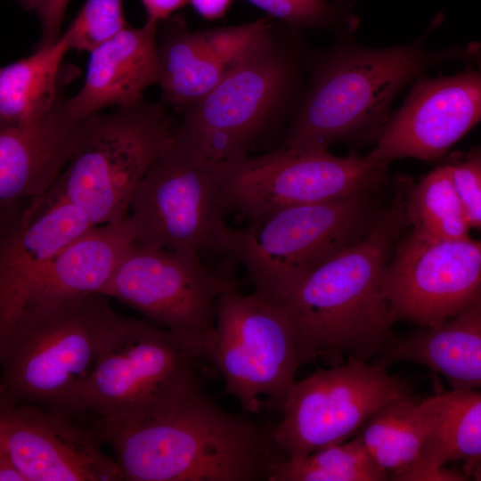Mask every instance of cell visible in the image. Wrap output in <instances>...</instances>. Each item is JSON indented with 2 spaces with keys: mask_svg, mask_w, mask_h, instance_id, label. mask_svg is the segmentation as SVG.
<instances>
[{
  "mask_svg": "<svg viewBox=\"0 0 481 481\" xmlns=\"http://www.w3.org/2000/svg\"><path fill=\"white\" fill-rule=\"evenodd\" d=\"M405 184L399 183L368 232L302 276L278 301L294 330L300 366H329L378 357L395 335L385 279L393 253L410 227Z\"/></svg>",
  "mask_w": 481,
  "mask_h": 481,
  "instance_id": "obj_1",
  "label": "cell"
},
{
  "mask_svg": "<svg viewBox=\"0 0 481 481\" xmlns=\"http://www.w3.org/2000/svg\"><path fill=\"white\" fill-rule=\"evenodd\" d=\"M106 443L130 481H269L288 458L271 428L224 410L201 382Z\"/></svg>",
  "mask_w": 481,
  "mask_h": 481,
  "instance_id": "obj_2",
  "label": "cell"
},
{
  "mask_svg": "<svg viewBox=\"0 0 481 481\" xmlns=\"http://www.w3.org/2000/svg\"><path fill=\"white\" fill-rule=\"evenodd\" d=\"M422 37L387 48L344 39L318 57L304 100L280 147L328 150L378 139L398 93L443 62L481 58L477 46L430 50Z\"/></svg>",
  "mask_w": 481,
  "mask_h": 481,
  "instance_id": "obj_3",
  "label": "cell"
},
{
  "mask_svg": "<svg viewBox=\"0 0 481 481\" xmlns=\"http://www.w3.org/2000/svg\"><path fill=\"white\" fill-rule=\"evenodd\" d=\"M120 317L101 293L28 304L0 336V403L33 404L74 417Z\"/></svg>",
  "mask_w": 481,
  "mask_h": 481,
  "instance_id": "obj_4",
  "label": "cell"
},
{
  "mask_svg": "<svg viewBox=\"0 0 481 481\" xmlns=\"http://www.w3.org/2000/svg\"><path fill=\"white\" fill-rule=\"evenodd\" d=\"M204 362L175 333L146 320L121 316L80 393L74 417L106 443L200 382Z\"/></svg>",
  "mask_w": 481,
  "mask_h": 481,
  "instance_id": "obj_5",
  "label": "cell"
},
{
  "mask_svg": "<svg viewBox=\"0 0 481 481\" xmlns=\"http://www.w3.org/2000/svg\"><path fill=\"white\" fill-rule=\"evenodd\" d=\"M129 211L141 245L196 254L226 269L238 264V229L225 221L222 164L195 151L178 129L137 186Z\"/></svg>",
  "mask_w": 481,
  "mask_h": 481,
  "instance_id": "obj_6",
  "label": "cell"
},
{
  "mask_svg": "<svg viewBox=\"0 0 481 481\" xmlns=\"http://www.w3.org/2000/svg\"><path fill=\"white\" fill-rule=\"evenodd\" d=\"M379 191L283 208L239 229L237 261L254 292L276 302L302 276L360 240L385 206Z\"/></svg>",
  "mask_w": 481,
  "mask_h": 481,
  "instance_id": "obj_7",
  "label": "cell"
},
{
  "mask_svg": "<svg viewBox=\"0 0 481 481\" xmlns=\"http://www.w3.org/2000/svg\"><path fill=\"white\" fill-rule=\"evenodd\" d=\"M177 129L164 106L145 101L100 113L85 144L45 193L78 207L94 224L122 220Z\"/></svg>",
  "mask_w": 481,
  "mask_h": 481,
  "instance_id": "obj_8",
  "label": "cell"
},
{
  "mask_svg": "<svg viewBox=\"0 0 481 481\" xmlns=\"http://www.w3.org/2000/svg\"><path fill=\"white\" fill-rule=\"evenodd\" d=\"M274 26L199 101L183 108L179 135L220 163L246 158L265 139L297 78V55Z\"/></svg>",
  "mask_w": 481,
  "mask_h": 481,
  "instance_id": "obj_9",
  "label": "cell"
},
{
  "mask_svg": "<svg viewBox=\"0 0 481 481\" xmlns=\"http://www.w3.org/2000/svg\"><path fill=\"white\" fill-rule=\"evenodd\" d=\"M241 408L260 412V395L281 408L300 367L292 323L277 304L233 286L216 302L215 325L200 348Z\"/></svg>",
  "mask_w": 481,
  "mask_h": 481,
  "instance_id": "obj_10",
  "label": "cell"
},
{
  "mask_svg": "<svg viewBox=\"0 0 481 481\" xmlns=\"http://www.w3.org/2000/svg\"><path fill=\"white\" fill-rule=\"evenodd\" d=\"M387 167L368 154L279 146L222 164L224 201L227 213L250 224L283 208L378 190Z\"/></svg>",
  "mask_w": 481,
  "mask_h": 481,
  "instance_id": "obj_11",
  "label": "cell"
},
{
  "mask_svg": "<svg viewBox=\"0 0 481 481\" xmlns=\"http://www.w3.org/2000/svg\"><path fill=\"white\" fill-rule=\"evenodd\" d=\"M240 284L233 270L211 265L199 255L135 241L100 293L179 336L200 355L214 329L218 296Z\"/></svg>",
  "mask_w": 481,
  "mask_h": 481,
  "instance_id": "obj_12",
  "label": "cell"
},
{
  "mask_svg": "<svg viewBox=\"0 0 481 481\" xmlns=\"http://www.w3.org/2000/svg\"><path fill=\"white\" fill-rule=\"evenodd\" d=\"M411 393L386 367L351 358L296 380L272 435L288 458H300L348 440L380 407Z\"/></svg>",
  "mask_w": 481,
  "mask_h": 481,
  "instance_id": "obj_13",
  "label": "cell"
},
{
  "mask_svg": "<svg viewBox=\"0 0 481 481\" xmlns=\"http://www.w3.org/2000/svg\"><path fill=\"white\" fill-rule=\"evenodd\" d=\"M385 286L398 321L438 324L481 295V238L441 240L411 232L393 253Z\"/></svg>",
  "mask_w": 481,
  "mask_h": 481,
  "instance_id": "obj_14",
  "label": "cell"
},
{
  "mask_svg": "<svg viewBox=\"0 0 481 481\" xmlns=\"http://www.w3.org/2000/svg\"><path fill=\"white\" fill-rule=\"evenodd\" d=\"M103 443L94 428L64 412L0 403V449L28 481L125 480Z\"/></svg>",
  "mask_w": 481,
  "mask_h": 481,
  "instance_id": "obj_15",
  "label": "cell"
},
{
  "mask_svg": "<svg viewBox=\"0 0 481 481\" xmlns=\"http://www.w3.org/2000/svg\"><path fill=\"white\" fill-rule=\"evenodd\" d=\"M481 121V67L452 76L418 77L368 155L388 165L443 157Z\"/></svg>",
  "mask_w": 481,
  "mask_h": 481,
  "instance_id": "obj_16",
  "label": "cell"
},
{
  "mask_svg": "<svg viewBox=\"0 0 481 481\" xmlns=\"http://www.w3.org/2000/svg\"><path fill=\"white\" fill-rule=\"evenodd\" d=\"M94 224L78 207L45 193L29 205L0 240V336L25 307L29 293L53 258Z\"/></svg>",
  "mask_w": 481,
  "mask_h": 481,
  "instance_id": "obj_17",
  "label": "cell"
},
{
  "mask_svg": "<svg viewBox=\"0 0 481 481\" xmlns=\"http://www.w3.org/2000/svg\"><path fill=\"white\" fill-rule=\"evenodd\" d=\"M99 114L76 118L62 96L33 121L0 126L2 207L45 194L85 144Z\"/></svg>",
  "mask_w": 481,
  "mask_h": 481,
  "instance_id": "obj_18",
  "label": "cell"
},
{
  "mask_svg": "<svg viewBox=\"0 0 481 481\" xmlns=\"http://www.w3.org/2000/svg\"><path fill=\"white\" fill-rule=\"evenodd\" d=\"M159 24L147 20L140 28L128 26L89 53L85 82L67 99L71 115L84 118L144 101V90L159 82Z\"/></svg>",
  "mask_w": 481,
  "mask_h": 481,
  "instance_id": "obj_19",
  "label": "cell"
},
{
  "mask_svg": "<svg viewBox=\"0 0 481 481\" xmlns=\"http://www.w3.org/2000/svg\"><path fill=\"white\" fill-rule=\"evenodd\" d=\"M373 363H417L442 375L452 389H480L481 295L438 324L395 336Z\"/></svg>",
  "mask_w": 481,
  "mask_h": 481,
  "instance_id": "obj_20",
  "label": "cell"
},
{
  "mask_svg": "<svg viewBox=\"0 0 481 481\" xmlns=\"http://www.w3.org/2000/svg\"><path fill=\"white\" fill-rule=\"evenodd\" d=\"M136 239L137 230L129 215L118 222L92 226L53 258L35 283L26 306L100 293Z\"/></svg>",
  "mask_w": 481,
  "mask_h": 481,
  "instance_id": "obj_21",
  "label": "cell"
},
{
  "mask_svg": "<svg viewBox=\"0 0 481 481\" xmlns=\"http://www.w3.org/2000/svg\"><path fill=\"white\" fill-rule=\"evenodd\" d=\"M441 393L416 399L411 395L380 407L358 432L374 462L388 480L403 481L420 467L438 428Z\"/></svg>",
  "mask_w": 481,
  "mask_h": 481,
  "instance_id": "obj_22",
  "label": "cell"
},
{
  "mask_svg": "<svg viewBox=\"0 0 481 481\" xmlns=\"http://www.w3.org/2000/svg\"><path fill=\"white\" fill-rule=\"evenodd\" d=\"M70 50L68 36L36 48L29 56L0 69V126L33 121L62 97V61Z\"/></svg>",
  "mask_w": 481,
  "mask_h": 481,
  "instance_id": "obj_23",
  "label": "cell"
},
{
  "mask_svg": "<svg viewBox=\"0 0 481 481\" xmlns=\"http://www.w3.org/2000/svg\"><path fill=\"white\" fill-rule=\"evenodd\" d=\"M158 85L164 102L183 109L210 92L228 69L202 46L196 32L172 23L158 42Z\"/></svg>",
  "mask_w": 481,
  "mask_h": 481,
  "instance_id": "obj_24",
  "label": "cell"
},
{
  "mask_svg": "<svg viewBox=\"0 0 481 481\" xmlns=\"http://www.w3.org/2000/svg\"><path fill=\"white\" fill-rule=\"evenodd\" d=\"M404 194L411 232L441 240L470 237L471 226L447 163L416 183L405 181Z\"/></svg>",
  "mask_w": 481,
  "mask_h": 481,
  "instance_id": "obj_25",
  "label": "cell"
},
{
  "mask_svg": "<svg viewBox=\"0 0 481 481\" xmlns=\"http://www.w3.org/2000/svg\"><path fill=\"white\" fill-rule=\"evenodd\" d=\"M438 428L422 465L408 473L409 481L416 473L461 461L464 467L481 459V391L452 389L441 392Z\"/></svg>",
  "mask_w": 481,
  "mask_h": 481,
  "instance_id": "obj_26",
  "label": "cell"
},
{
  "mask_svg": "<svg viewBox=\"0 0 481 481\" xmlns=\"http://www.w3.org/2000/svg\"><path fill=\"white\" fill-rule=\"evenodd\" d=\"M387 475L371 459L357 433L306 456L286 458L273 468L269 481H383Z\"/></svg>",
  "mask_w": 481,
  "mask_h": 481,
  "instance_id": "obj_27",
  "label": "cell"
},
{
  "mask_svg": "<svg viewBox=\"0 0 481 481\" xmlns=\"http://www.w3.org/2000/svg\"><path fill=\"white\" fill-rule=\"evenodd\" d=\"M269 17L292 29L355 27V18L339 3L329 0H247Z\"/></svg>",
  "mask_w": 481,
  "mask_h": 481,
  "instance_id": "obj_28",
  "label": "cell"
},
{
  "mask_svg": "<svg viewBox=\"0 0 481 481\" xmlns=\"http://www.w3.org/2000/svg\"><path fill=\"white\" fill-rule=\"evenodd\" d=\"M127 27L122 0H86L64 33L70 50L90 53Z\"/></svg>",
  "mask_w": 481,
  "mask_h": 481,
  "instance_id": "obj_29",
  "label": "cell"
},
{
  "mask_svg": "<svg viewBox=\"0 0 481 481\" xmlns=\"http://www.w3.org/2000/svg\"><path fill=\"white\" fill-rule=\"evenodd\" d=\"M274 23L271 17L212 29L195 31L204 49L228 70L239 63Z\"/></svg>",
  "mask_w": 481,
  "mask_h": 481,
  "instance_id": "obj_30",
  "label": "cell"
},
{
  "mask_svg": "<svg viewBox=\"0 0 481 481\" xmlns=\"http://www.w3.org/2000/svg\"><path fill=\"white\" fill-rule=\"evenodd\" d=\"M446 163L471 228L481 230V146Z\"/></svg>",
  "mask_w": 481,
  "mask_h": 481,
  "instance_id": "obj_31",
  "label": "cell"
},
{
  "mask_svg": "<svg viewBox=\"0 0 481 481\" xmlns=\"http://www.w3.org/2000/svg\"><path fill=\"white\" fill-rule=\"evenodd\" d=\"M70 0H38L36 10L41 28V37L36 48L60 38L66 8Z\"/></svg>",
  "mask_w": 481,
  "mask_h": 481,
  "instance_id": "obj_32",
  "label": "cell"
},
{
  "mask_svg": "<svg viewBox=\"0 0 481 481\" xmlns=\"http://www.w3.org/2000/svg\"><path fill=\"white\" fill-rule=\"evenodd\" d=\"M147 12V20L155 22L167 20L176 10L182 8L189 0H141Z\"/></svg>",
  "mask_w": 481,
  "mask_h": 481,
  "instance_id": "obj_33",
  "label": "cell"
},
{
  "mask_svg": "<svg viewBox=\"0 0 481 481\" xmlns=\"http://www.w3.org/2000/svg\"><path fill=\"white\" fill-rule=\"evenodd\" d=\"M232 2V0H189L195 11L208 20L222 18Z\"/></svg>",
  "mask_w": 481,
  "mask_h": 481,
  "instance_id": "obj_34",
  "label": "cell"
},
{
  "mask_svg": "<svg viewBox=\"0 0 481 481\" xmlns=\"http://www.w3.org/2000/svg\"><path fill=\"white\" fill-rule=\"evenodd\" d=\"M0 481H28L9 454L0 449Z\"/></svg>",
  "mask_w": 481,
  "mask_h": 481,
  "instance_id": "obj_35",
  "label": "cell"
},
{
  "mask_svg": "<svg viewBox=\"0 0 481 481\" xmlns=\"http://www.w3.org/2000/svg\"><path fill=\"white\" fill-rule=\"evenodd\" d=\"M463 469L469 477H472L477 481H481V459L474 461L467 467H464Z\"/></svg>",
  "mask_w": 481,
  "mask_h": 481,
  "instance_id": "obj_36",
  "label": "cell"
},
{
  "mask_svg": "<svg viewBox=\"0 0 481 481\" xmlns=\"http://www.w3.org/2000/svg\"><path fill=\"white\" fill-rule=\"evenodd\" d=\"M25 11H36L38 0H16Z\"/></svg>",
  "mask_w": 481,
  "mask_h": 481,
  "instance_id": "obj_37",
  "label": "cell"
}]
</instances>
